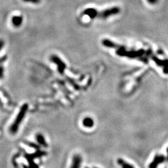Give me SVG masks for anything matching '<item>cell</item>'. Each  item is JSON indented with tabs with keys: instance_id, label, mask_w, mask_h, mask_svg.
I'll return each mask as SVG.
<instances>
[{
	"instance_id": "obj_13",
	"label": "cell",
	"mask_w": 168,
	"mask_h": 168,
	"mask_svg": "<svg viewBox=\"0 0 168 168\" xmlns=\"http://www.w3.org/2000/svg\"><path fill=\"white\" fill-rule=\"evenodd\" d=\"M28 145L31 147V148H34V149H38L39 148V146L37 145H36L35 143H33V142H29V143H28Z\"/></svg>"
},
{
	"instance_id": "obj_9",
	"label": "cell",
	"mask_w": 168,
	"mask_h": 168,
	"mask_svg": "<svg viewBox=\"0 0 168 168\" xmlns=\"http://www.w3.org/2000/svg\"><path fill=\"white\" fill-rule=\"evenodd\" d=\"M22 18L21 16H14L12 18L11 21L12 23L13 24L14 26H20V25L22 24Z\"/></svg>"
},
{
	"instance_id": "obj_3",
	"label": "cell",
	"mask_w": 168,
	"mask_h": 168,
	"mask_svg": "<svg viewBox=\"0 0 168 168\" xmlns=\"http://www.w3.org/2000/svg\"><path fill=\"white\" fill-rule=\"evenodd\" d=\"M28 108H29V106H28V104H24L21 107L20 110L18 112V115H17L15 120H14L13 123H12V124L11 125V127L10 128V131L11 134H15L16 133H17V132L18 131L19 128H20V126L21 125L22 122L24 119L25 116H26L27 112L28 110Z\"/></svg>"
},
{
	"instance_id": "obj_5",
	"label": "cell",
	"mask_w": 168,
	"mask_h": 168,
	"mask_svg": "<svg viewBox=\"0 0 168 168\" xmlns=\"http://www.w3.org/2000/svg\"><path fill=\"white\" fill-rule=\"evenodd\" d=\"M164 160V156H159V155H157L155 156V158H154L153 162L151 163L149 165V168H156L157 166L159 164L162 163Z\"/></svg>"
},
{
	"instance_id": "obj_12",
	"label": "cell",
	"mask_w": 168,
	"mask_h": 168,
	"mask_svg": "<svg viewBox=\"0 0 168 168\" xmlns=\"http://www.w3.org/2000/svg\"><path fill=\"white\" fill-rule=\"evenodd\" d=\"M24 2H28L31 3L33 4H38L40 2V0H23Z\"/></svg>"
},
{
	"instance_id": "obj_15",
	"label": "cell",
	"mask_w": 168,
	"mask_h": 168,
	"mask_svg": "<svg viewBox=\"0 0 168 168\" xmlns=\"http://www.w3.org/2000/svg\"><path fill=\"white\" fill-rule=\"evenodd\" d=\"M3 41H2V40H0V50L2 49V48L3 47Z\"/></svg>"
},
{
	"instance_id": "obj_16",
	"label": "cell",
	"mask_w": 168,
	"mask_h": 168,
	"mask_svg": "<svg viewBox=\"0 0 168 168\" xmlns=\"http://www.w3.org/2000/svg\"><path fill=\"white\" fill-rule=\"evenodd\" d=\"M167 151H168V149H167Z\"/></svg>"
},
{
	"instance_id": "obj_1",
	"label": "cell",
	"mask_w": 168,
	"mask_h": 168,
	"mask_svg": "<svg viewBox=\"0 0 168 168\" xmlns=\"http://www.w3.org/2000/svg\"><path fill=\"white\" fill-rule=\"evenodd\" d=\"M102 44L108 48L113 49L116 54L120 57H125L131 59H136L147 64L149 58L154 60L156 56L150 50L130 47L115 43L110 39H104Z\"/></svg>"
},
{
	"instance_id": "obj_4",
	"label": "cell",
	"mask_w": 168,
	"mask_h": 168,
	"mask_svg": "<svg viewBox=\"0 0 168 168\" xmlns=\"http://www.w3.org/2000/svg\"><path fill=\"white\" fill-rule=\"evenodd\" d=\"M82 161V158L79 154H75L73 156L70 168H80Z\"/></svg>"
},
{
	"instance_id": "obj_10",
	"label": "cell",
	"mask_w": 168,
	"mask_h": 168,
	"mask_svg": "<svg viewBox=\"0 0 168 168\" xmlns=\"http://www.w3.org/2000/svg\"><path fill=\"white\" fill-rule=\"evenodd\" d=\"M118 163L122 166V168H134L133 166H131L127 162H125L122 159H119L118 160Z\"/></svg>"
},
{
	"instance_id": "obj_2",
	"label": "cell",
	"mask_w": 168,
	"mask_h": 168,
	"mask_svg": "<svg viewBox=\"0 0 168 168\" xmlns=\"http://www.w3.org/2000/svg\"><path fill=\"white\" fill-rule=\"evenodd\" d=\"M121 10L119 7L113 6L106 8L102 11L96 10L95 8H88L83 11V14L90 17V19H99L105 20L110 17L120 14Z\"/></svg>"
},
{
	"instance_id": "obj_11",
	"label": "cell",
	"mask_w": 168,
	"mask_h": 168,
	"mask_svg": "<svg viewBox=\"0 0 168 168\" xmlns=\"http://www.w3.org/2000/svg\"><path fill=\"white\" fill-rule=\"evenodd\" d=\"M146 2L151 5H156L159 3V0H146Z\"/></svg>"
},
{
	"instance_id": "obj_6",
	"label": "cell",
	"mask_w": 168,
	"mask_h": 168,
	"mask_svg": "<svg viewBox=\"0 0 168 168\" xmlns=\"http://www.w3.org/2000/svg\"><path fill=\"white\" fill-rule=\"evenodd\" d=\"M36 141L38 142V143L44 148H47L48 147V144L47 143L46 140L43 134H42L40 133L37 134L36 136Z\"/></svg>"
},
{
	"instance_id": "obj_8",
	"label": "cell",
	"mask_w": 168,
	"mask_h": 168,
	"mask_svg": "<svg viewBox=\"0 0 168 168\" xmlns=\"http://www.w3.org/2000/svg\"><path fill=\"white\" fill-rule=\"evenodd\" d=\"M82 124L84 127L87 128H91L94 127V121L90 117H86L83 118L82 121Z\"/></svg>"
},
{
	"instance_id": "obj_14",
	"label": "cell",
	"mask_w": 168,
	"mask_h": 168,
	"mask_svg": "<svg viewBox=\"0 0 168 168\" xmlns=\"http://www.w3.org/2000/svg\"><path fill=\"white\" fill-rule=\"evenodd\" d=\"M3 76V68L2 67H0V79Z\"/></svg>"
},
{
	"instance_id": "obj_7",
	"label": "cell",
	"mask_w": 168,
	"mask_h": 168,
	"mask_svg": "<svg viewBox=\"0 0 168 168\" xmlns=\"http://www.w3.org/2000/svg\"><path fill=\"white\" fill-rule=\"evenodd\" d=\"M52 60H53V61L56 63L58 65V70L59 71L60 73H63L64 70L65 69V64L63 63V62H62L59 58H58V57L56 56H53L52 57Z\"/></svg>"
}]
</instances>
